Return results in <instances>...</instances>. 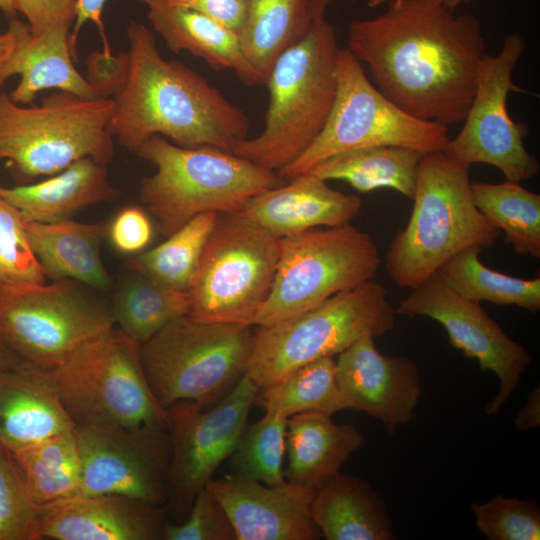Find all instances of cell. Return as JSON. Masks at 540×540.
<instances>
[{
    "label": "cell",
    "mask_w": 540,
    "mask_h": 540,
    "mask_svg": "<svg viewBox=\"0 0 540 540\" xmlns=\"http://www.w3.org/2000/svg\"><path fill=\"white\" fill-rule=\"evenodd\" d=\"M423 155L401 146L366 147L331 156L306 173L344 181L361 193L389 188L412 200Z\"/></svg>",
    "instance_id": "obj_29"
},
{
    "label": "cell",
    "mask_w": 540,
    "mask_h": 540,
    "mask_svg": "<svg viewBox=\"0 0 540 540\" xmlns=\"http://www.w3.org/2000/svg\"><path fill=\"white\" fill-rule=\"evenodd\" d=\"M10 454L38 506L79 494L80 458L75 428Z\"/></svg>",
    "instance_id": "obj_33"
},
{
    "label": "cell",
    "mask_w": 540,
    "mask_h": 540,
    "mask_svg": "<svg viewBox=\"0 0 540 540\" xmlns=\"http://www.w3.org/2000/svg\"><path fill=\"white\" fill-rule=\"evenodd\" d=\"M381 263L371 235L351 224L316 227L284 237L274 282L255 326L296 317L368 282Z\"/></svg>",
    "instance_id": "obj_10"
},
{
    "label": "cell",
    "mask_w": 540,
    "mask_h": 540,
    "mask_svg": "<svg viewBox=\"0 0 540 540\" xmlns=\"http://www.w3.org/2000/svg\"><path fill=\"white\" fill-rule=\"evenodd\" d=\"M75 428L48 370L28 362L0 370V447L14 453Z\"/></svg>",
    "instance_id": "obj_22"
},
{
    "label": "cell",
    "mask_w": 540,
    "mask_h": 540,
    "mask_svg": "<svg viewBox=\"0 0 540 540\" xmlns=\"http://www.w3.org/2000/svg\"><path fill=\"white\" fill-rule=\"evenodd\" d=\"M339 46L325 19L275 61L265 85L269 102L262 132L239 141L232 153L278 172L298 159L322 132L337 91Z\"/></svg>",
    "instance_id": "obj_3"
},
{
    "label": "cell",
    "mask_w": 540,
    "mask_h": 540,
    "mask_svg": "<svg viewBox=\"0 0 540 540\" xmlns=\"http://www.w3.org/2000/svg\"><path fill=\"white\" fill-rule=\"evenodd\" d=\"M411 290L398 302L396 313L437 321L453 348L476 360L482 371L490 370L498 377V393L485 407L486 414L497 415L529 367L530 353L509 337L481 303L459 295L437 272Z\"/></svg>",
    "instance_id": "obj_17"
},
{
    "label": "cell",
    "mask_w": 540,
    "mask_h": 540,
    "mask_svg": "<svg viewBox=\"0 0 540 540\" xmlns=\"http://www.w3.org/2000/svg\"><path fill=\"white\" fill-rule=\"evenodd\" d=\"M155 172L140 183V197L170 236L195 216L237 213L251 197L284 184L276 171L212 146L183 147L154 135L134 151Z\"/></svg>",
    "instance_id": "obj_5"
},
{
    "label": "cell",
    "mask_w": 540,
    "mask_h": 540,
    "mask_svg": "<svg viewBox=\"0 0 540 540\" xmlns=\"http://www.w3.org/2000/svg\"><path fill=\"white\" fill-rule=\"evenodd\" d=\"M373 18L350 22L347 49L375 87L411 116L451 126L464 121L485 57L480 20L441 0H390Z\"/></svg>",
    "instance_id": "obj_1"
},
{
    "label": "cell",
    "mask_w": 540,
    "mask_h": 540,
    "mask_svg": "<svg viewBox=\"0 0 540 540\" xmlns=\"http://www.w3.org/2000/svg\"><path fill=\"white\" fill-rule=\"evenodd\" d=\"M514 426L521 432L540 425V386H535L529 393L524 406L513 420Z\"/></svg>",
    "instance_id": "obj_46"
},
{
    "label": "cell",
    "mask_w": 540,
    "mask_h": 540,
    "mask_svg": "<svg viewBox=\"0 0 540 540\" xmlns=\"http://www.w3.org/2000/svg\"><path fill=\"white\" fill-rule=\"evenodd\" d=\"M194 9L238 34L245 21L247 0H172Z\"/></svg>",
    "instance_id": "obj_44"
},
{
    "label": "cell",
    "mask_w": 540,
    "mask_h": 540,
    "mask_svg": "<svg viewBox=\"0 0 540 540\" xmlns=\"http://www.w3.org/2000/svg\"><path fill=\"white\" fill-rule=\"evenodd\" d=\"M48 371L75 426L166 427V408L147 381L140 344L116 326Z\"/></svg>",
    "instance_id": "obj_8"
},
{
    "label": "cell",
    "mask_w": 540,
    "mask_h": 540,
    "mask_svg": "<svg viewBox=\"0 0 540 540\" xmlns=\"http://www.w3.org/2000/svg\"><path fill=\"white\" fill-rule=\"evenodd\" d=\"M77 0H17V11L26 19L33 35L54 26L71 28L76 18Z\"/></svg>",
    "instance_id": "obj_43"
},
{
    "label": "cell",
    "mask_w": 540,
    "mask_h": 540,
    "mask_svg": "<svg viewBox=\"0 0 540 540\" xmlns=\"http://www.w3.org/2000/svg\"><path fill=\"white\" fill-rule=\"evenodd\" d=\"M23 362L0 337V370L15 367Z\"/></svg>",
    "instance_id": "obj_49"
},
{
    "label": "cell",
    "mask_w": 540,
    "mask_h": 540,
    "mask_svg": "<svg viewBox=\"0 0 540 540\" xmlns=\"http://www.w3.org/2000/svg\"><path fill=\"white\" fill-rule=\"evenodd\" d=\"M153 29L174 53L187 51L212 69L232 70L246 85L265 84L245 59L236 33L172 0H138Z\"/></svg>",
    "instance_id": "obj_24"
},
{
    "label": "cell",
    "mask_w": 540,
    "mask_h": 540,
    "mask_svg": "<svg viewBox=\"0 0 540 540\" xmlns=\"http://www.w3.org/2000/svg\"><path fill=\"white\" fill-rule=\"evenodd\" d=\"M112 108L107 96L56 90L27 107L0 92V160L25 178L55 175L85 157L107 165L115 154Z\"/></svg>",
    "instance_id": "obj_6"
},
{
    "label": "cell",
    "mask_w": 540,
    "mask_h": 540,
    "mask_svg": "<svg viewBox=\"0 0 540 540\" xmlns=\"http://www.w3.org/2000/svg\"><path fill=\"white\" fill-rule=\"evenodd\" d=\"M396 310L372 280L340 292L288 320L258 326L245 374L258 386L275 383L310 362L339 355L365 336L391 331Z\"/></svg>",
    "instance_id": "obj_7"
},
{
    "label": "cell",
    "mask_w": 540,
    "mask_h": 540,
    "mask_svg": "<svg viewBox=\"0 0 540 540\" xmlns=\"http://www.w3.org/2000/svg\"><path fill=\"white\" fill-rule=\"evenodd\" d=\"M481 248L468 247L447 259L437 270L462 297L481 303L515 305L531 313L540 310V278L523 279L486 267Z\"/></svg>",
    "instance_id": "obj_32"
},
{
    "label": "cell",
    "mask_w": 540,
    "mask_h": 540,
    "mask_svg": "<svg viewBox=\"0 0 540 540\" xmlns=\"http://www.w3.org/2000/svg\"><path fill=\"white\" fill-rule=\"evenodd\" d=\"M362 200L331 188L310 173L248 199L237 214L282 239L316 227L350 224Z\"/></svg>",
    "instance_id": "obj_21"
},
{
    "label": "cell",
    "mask_w": 540,
    "mask_h": 540,
    "mask_svg": "<svg viewBox=\"0 0 540 540\" xmlns=\"http://www.w3.org/2000/svg\"><path fill=\"white\" fill-rule=\"evenodd\" d=\"M208 488L228 514L237 540H317L311 515L314 491L288 481L263 485L227 476Z\"/></svg>",
    "instance_id": "obj_19"
},
{
    "label": "cell",
    "mask_w": 540,
    "mask_h": 540,
    "mask_svg": "<svg viewBox=\"0 0 540 540\" xmlns=\"http://www.w3.org/2000/svg\"><path fill=\"white\" fill-rule=\"evenodd\" d=\"M374 340L365 336L338 355L336 381L347 410L367 413L392 436L415 418L421 373L408 357L380 353Z\"/></svg>",
    "instance_id": "obj_18"
},
{
    "label": "cell",
    "mask_w": 540,
    "mask_h": 540,
    "mask_svg": "<svg viewBox=\"0 0 540 540\" xmlns=\"http://www.w3.org/2000/svg\"><path fill=\"white\" fill-rule=\"evenodd\" d=\"M162 539L237 540V537L228 514L206 485L195 496L183 521L165 524Z\"/></svg>",
    "instance_id": "obj_41"
},
{
    "label": "cell",
    "mask_w": 540,
    "mask_h": 540,
    "mask_svg": "<svg viewBox=\"0 0 540 540\" xmlns=\"http://www.w3.org/2000/svg\"><path fill=\"white\" fill-rule=\"evenodd\" d=\"M166 509L116 494H78L40 507L42 538L160 540Z\"/></svg>",
    "instance_id": "obj_20"
},
{
    "label": "cell",
    "mask_w": 540,
    "mask_h": 540,
    "mask_svg": "<svg viewBox=\"0 0 540 540\" xmlns=\"http://www.w3.org/2000/svg\"><path fill=\"white\" fill-rule=\"evenodd\" d=\"M258 388L244 374L212 406L179 401L166 407L171 457L165 506L176 523L186 518L197 493L234 451Z\"/></svg>",
    "instance_id": "obj_14"
},
{
    "label": "cell",
    "mask_w": 540,
    "mask_h": 540,
    "mask_svg": "<svg viewBox=\"0 0 540 540\" xmlns=\"http://www.w3.org/2000/svg\"><path fill=\"white\" fill-rule=\"evenodd\" d=\"M78 284L63 279L0 290V337L20 359L52 370L115 326L111 307Z\"/></svg>",
    "instance_id": "obj_13"
},
{
    "label": "cell",
    "mask_w": 540,
    "mask_h": 540,
    "mask_svg": "<svg viewBox=\"0 0 540 540\" xmlns=\"http://www.w3.org/2000/svg\"><path fill=\"white\" fill-rule=\"evenodd\" d=\"M390 0H369L368 6L371 8H376L379 6L385 5ZM445 7L449 10L455 11L459 6L470 2L471 0H441Z\"/></svg>",
    "instance_id": "obj_50"
},
{
    "label": "cell",
    "mask_w": 540,
    "mask_h": 540,
    "mask_svg": "<svg viewBox=\"0 0 540 540\" xmlns=\"http://www.w3.org/2000/svg\"><path fill=\"white\" fill-rule=\"evenodd\" d=\"M525 46L521 35L510 33L503 37L497 55H485L463 126L443 151L449 158L468 166L491 165L506 180L520 183L540 171L539 160L523 143L527 125L512 120L507 110L509 92L521 91L513 82V72Z\"/></svg>",
    "instance_id": "obj_15"
},
{
    "label": "cell",
    "mask_w": 540,
    "mask_h": 540,
    "mask_svg": "<svg viewBox=\"0 0 540 540\" xmlns=\"http://www.w3.org/2000/svg\"><path fill=\"white\" fill-rule=\"evenodd\" d=\"M474 203L522 256L540 257V195L520 182H471Z\"/></svg>",
    "instance_id": "obj_34"
},
{
    "label": "cell",
    "mask_w": 540,
    "mask_h": 540,
    "mask_svg": "<svg viewBox=\"0 0 540 540\" xmlns=\"http://www.w3.org/2000/svg\"><path fill=\"white\" fill-rule=\"evenodd\" d=\"M40 506L12 455L0 447V540H41Z\"/></svg>",
    "instance_id": "obj_38"
},
{
    "label": "cell",
    "mask_w": 540,
    "mask_h": 540,
    "mask_svg": "<svg viewBox=\"0 0 540 540\" xmlns=\"http://www.w3.org/2000/svg\"><path fill=\"white\" fill-rule=\"evenodd\" d=\"M79 494H116L165 506L171 444L167 427L75 426Z\"/></svg>",
    "instance_id": "obj_16"
},
{
    "label": "cell",
    "mask_w": 540,
    "mask_h": 540,
    "mask_svg": "<svg viewBox=\"0 0 540 540\" xmlns=\"http://www.w3.org/2000/svg\"><path fill=\"white\" fill-rule=\"evenodd\" d=\"M45 282L46 276L31 249L20 213L0 197V290Z\"/></svg>",
    "instance_id": "obj_40"
},
{
    "label": "cell",
    "mask_w": 540,
    "mask_h": 540,
    "mask_svg": "<svg viewBox=\"0 0 540 540\" xmlns=\"http://www.w3.org/2000/svg\"><path fill=\"white\" fill-rule=\"evenodd\" d=\"M31 249L46 277L72 280L103 289L111 278L101 245L108 223H84L64 219L54 222H24Z\"/></svg>",
    "instance_id": "obj_27"
},
{
    "label": "cell",
    "mask_w": 540,
    "mask_h": 540,
    "mask_svg": "<svg viewBox=\"0 0 540 540\" xmlns=\"http://www.w3.org/2000/svg\"><path fill=\"white\" fill-rule=\"evenodd\" d=\"M252 326L211 322L186 314L140 345L147 381L164 407L195 401L209 407L245 374Z\"/></svg>",
    "instance_id": "obj_9"
},
{
    "label": "cell",
    "mask_w": 540,
    "mask_h": 540,
    "mask_svg": "<svg viewBox=\"0 0 540 540\" xmlns=\"http://www.w3.org/2000/svg\"><path fill=\"white\" fill-rule=\"evenodd\" d=\"M471 508L478 530L490 540L540 539V509L530 498L497 494Z\"/></svg>",
    "instance_id": "obj_39"
},
{
    "label": "cell",
    "mask_w": 540,
    "mask_h": 540,
    "mask_svg": "<svg viewBox=\"0 0 540 540\" xmlns=\"http://www.w3.org/2000/svg\"><path fill=\"white\" fill-rule=\"evenodd\" d=\"M285 443V480L314 491L364 447L365 437L352 424L335 423L330 414L306 412L287 418Z\"/></svg>",
    "instance_id": "obj_25"
},
{
    "label": "cell",
    "mask_w": 540,
    "mask_h": 540,
    "mask_svg": "<svg viewBox=\"0 0 540 540\" xmlns=\"http://www.w3.org/2000/svg\"><path fill=\"white\" fill-rule=\"evenodd\" d=\"M218 213L199 214L158 246L129 258L125 267L164 287L190 290Z\"/></svg>",
    "instance_id": "obj_31"
},
{
    "label": "cell",
    "mask_w": 540,
    "mask_h": 540,
    "mask_svg": "<svg viewBox=\"0 0 540 540\" xmlns=\"http://www.w3.org/2000/svg\"><path fill=\"white\" fill-rule=\"evenodd\" d=\"M280 256V239L237 213L218 214L189 290L188 315L255 326Z\"/></svg>",
    "instance_id": "obj_12"
},
{
    "label": "cell",
    "mask_w": 540,
    "mask_h": 540,
    "mask_svg": "<svg viewBox=\"0 0 540 540\" xmlns=\"http://www.w3.org/2000/svg\"><path fill=\"white\" fill-rule=\"evenodd\" d=\"M254 404L265 413L285 418L306 412L332 415L347 410L336 381L334 357L310 362L275 383L259 387Z\"/></svg>",
    "instance_id": "obj_36"
},
{
    "label": "cell",
    "mask_w": 540,
    "mask_h": 540,
    "mask_svg": "<svg viewBox=\"0 0 540 540\" xmlns=\"http://www.w3.org/2000/svg\"><path fill=\"white\" fill-rule=\"evenodd\" d=\"M311 515L327 540H394L387 507L365 479L341 471L314 490Z\"/></svg>",
    "instance_id": "obj_28"
},
{
    "label": "cell",
    "mask_w": 540,
    "mask_h": 540,
    "mask_svg": "<svg viewBox=\"0 0 540 540\" xmlns=\"http://www.w3.org/2000/svg\"><path fill=\"white\" fill-rule=\"evenodd\" d=\"M0 10L7 16H14L17 12V0H0Z\"/></svg>",
    "instance_id": "obj_51"
},
{
    "label": "cell",
    "mask_w": 540,
    "mask_h": 540,
    "mask_svg": "<svg viewBox=\"0 0 540 540\" xmlns=\"http://www.w3.org/2000/svg\"><path fill=\"white\" fill-rule=\"evenodd\" d=\"M105 3L106 0H77L76 18L74 22L75 25L72 34H70V47L74 58L76 57V42L79 31L81 30L82 26L88 21L93 22L98 27L99 33L104 43L103 55L107 58L112 57L102 20V13Z\"/></svg>",
    "instance_id": "obj_45"
},
{
    "label": "cell",
    "mask_w": 540,
    "mask_h": 540,
    "mask_svg": "<svg viewBox=\"0 0 540 540\" xmlns=\"http://www.w3.org/2000/svg\"><path fill=\"white\" fill-rule=\"evenodd\" d=\"M107 236L117 252L136 255L152 241L153 226L143 209L128 206L108 223Z\"/></svg>",
    "instance_id": "obj_42"
},
{
    "label": "cell",
    "mask_w": 540,
    "mask_h": 540,
    "mask_svg": "<svg viewBox=\"0 0 540 540\" xmlns=\"http://www.w3.org/2000/svg\"><path fill=\"white\" fill-rule=\"evenodd\" d=\"M16 45V37L13 29L8 26L7 30H0V72L13 54Z\"/></svg>",
    "instance_id": "obj_47"
},
{
    "label": "cell",
    "mask_w": 540,
    "mask_h": 540,
    "mask_svg": "<svg viewBox=\"0 0 540 540\" xmlns=\"http://www.w3.org/2000/svg\"><path fill=\"white\" fill-rule=\"evenodd\" d=\"M310 24L307 0H247L237 36L245 59L265 83L277 58Z\"/></svg>",
    "instance_id": "obj_30"
},
{
    "label": "cell",
    "mask_w": 540,
    "mask_h": 540,
    "mask_svg": "<svg viewBox=\"0 0 540 540\" xmlns=\"http://www.w3.org/2000/svg\"><path fill=\"white\" fill-rule=\"evenodd\" d=\"M107 165L81 158L51 178L29 185L4 187L0 197L14 206L24 222H54L69 219L87 206L118 199Z\"/></svg>",
    "instance_id": "obj_26"
},
{
    "label": "cell",
    "mask_w": 540,
    "mask_h": 540,
    "mask_svg": "<svg viewBox=\"0 0 540 540\" xmlns=\"http://www.w3.org/2000/svg\"><path fill=\"white\" fill-rule=\"evenodd\" d=\"M470 166L436 152L424 154L410 218L394 237L385 267L401 288L414 289L461 250L495 244L501 232L476 207Z\"/></svg>",
    "instance_id": "obj_4"
},
{
    "label": "cell",
    "mask_w": 540,
    "mask_h": 540,
    "mask_svg": "<svg viewBox=\"0 0 540 540\" xmlns=\"http://www.w3.org/2000/svg\"><path fill=\"white\" fill-rule=\"evenodd\" d=\"M336 73L337 91L329 118L313 144L277 172L285 181L331 156L360 148L401 146L423 154L445 150L448 127L415 118L387 99L347 48L339 50Z\"/></svg>",
    "instance_id": "obj_11"
},
{
    "label": "cell",
    "mask_w": 540,
    "mask_h": 540,
    "mask_svg": "<svg viewBox=\"0 0 540 540\" xmlns=\"http://www.w3.org/2000/svg\"><path fill=\"white\" fill-rule=\"evenodd\" d=\"M332 0H307V12L311 22L325 19L326 11Z\"/></svg>",
    "instance_id": "obj_48"
},
{
    "label": "cell",
    "mask_w": 540,
    "mask_h": 540,
    "mask_svg": "<svg viewBox=\"0 0 540 540\" xmlns=\"http://www.w3.org/2000/svg\"><path fill=\"white\" fill-rule=\"evenodd\" d=\"M9 26L15 33L16 45L0 72V88L10 77L20 75L18 85L9 94L15 103L30 104L40 91L50 88L88 99L103 96L73 64L71 28L54 26L35 36L27 23L16 18Z\"/></svg>",
    "instance_id": "obj_23"
},
{
    "label": "cell",
    "mask_w": 540,
    "mask_h": 540,
    "mask_svg": "<svg viewBox=\"0 0 540 540\" xmlns=\"http://www.w3.org/2000/svg\"><path fill=\"white\" fill-rule=\"evenodd\" d=\"M108 130L129 151L154 135L183 147L232 152L248 138L249 119L217 88L186 65L162 57L154 33L130 21Z\"/></svg>",
    "instance_id": "obj_2"
},
{
    "label": "cell",
    "mask_w": 540,
    "mask_h": 540,
    "mask_svg": "<svg viewBox=\"0 0 540 540\" xmlns=\"http://www.w3.org/2000/svg\"><path fill=\"white\" fill-rule=\"evenodd\" d=\"M286 425L287 418L272 413L246 425L228 458L229 476L268 486L284 482Z\"/></svg>",
    "instance_id": "obj_37"
},
{
    "label": "cell",
    "mask_w": 540,
    "mask_h": 540,
    "mask_svg": "<svg viewBox=\"0 0 540 540\" xmlns=\"http://www.w3.org/2000/svg\"><path fill=\"white\" fill-rule=\"evenodd\" d=\"M132 274L115 293L111 311L115 326L141 345L174 319L188 314L191 297L188 291Z\"/></svg>",
    "instance_id": "obj_35"
}]
</instances>
